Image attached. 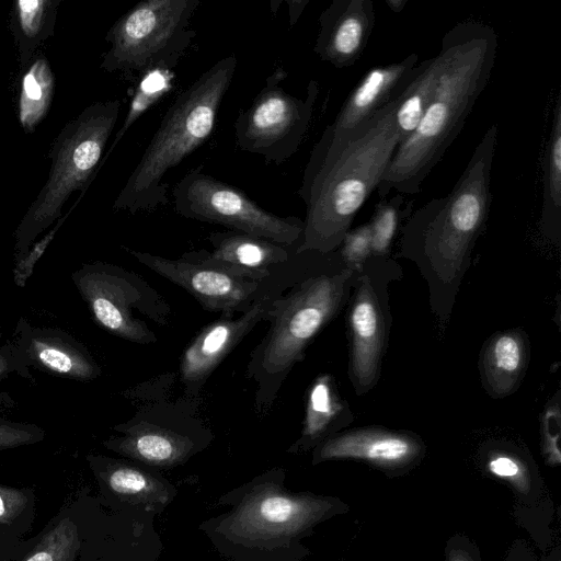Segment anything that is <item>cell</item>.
Here are the masks:
<instances>
[{
    "label": "cell",
    "instance_id": "obj_31",
    "mask_svg": "<svg viewBox=\"0 0 561 561\" xmlns=\"http://www.w3.org/2000/svg\"><path fill=\"white\" fill-rule=\"evenodd\" d=\"M343 262L355 272L371 256V232L369 222L350 229L337 249Z\"/></svg>",
    "mask_w": 561,
    "mask_h": 561
},
{
    "label": "cell",
    "instance_id": "obj_17",
    "mask_svg": "<svg viewBox=\"0 0 561 561\" xmlns=\"http://www.w3.org/2000/svg\"><path fill=\"white\" fill-rule=\"evenodd\" d=\"M375 23L371 0H334L319 16L313 50L337 69L351 67L364 53Z\"/></svg>",
    "mask_w": 561,
    "mask_h": 561
},
{
    "label": "cell",
    "instance_id": "obj_8",
    "mask_svg": "<svg viewBox=\"0 0 561 561\" xmlns=\"http://www.w3.org/2000/svg\"><path fill=\"white\" fill-rule=\"evenodd\" d=\"M198 0H144L124 13L105 35L110 49L100 68L106 72L173 69L195 32L191 19Z\"/></svg>",
    "mask_w": 561,
    "mask_h": 561
},
{
    "label": "cell",
    "instance_id": "obj_16",
    "mask_svg": "<svg viewBox=\"0 0 561 561\" xmlns=\"http://www.w3.org/2000/svg\"><path fill=\"white\" fill-rule=\"evenodd\" d=\"M417 54L369 69L344 101L332 124L323 133L342 141L400 96L419 71Z\"/></svg>",
    "mask_w": 561,
    "mask_h": 561
},
{
    "label": "cell",
    "instance_id": "obj_4",
    "mask_svg": "<svg viewBox=\"0 0 561 561\" xmlns=\"http://www.w3.org/2000/svg\"><path fill=\"white\" fill-rule=\"evenodd\" d=\"M287 471L271 468L217 499L225 510L197 529L229 561H299L301 543L330 508L327 500L294 492Z\"/></svg>",
    "mask_w": 561,
    "mask_h": 561
},
{
    "label": "cell",
    "instance_id": "obj_9",
    "mask_svg": "<svg viewBox=\"0 0 561 561\" xmlns=\"http://www.w3.org/2000/svg\"><path fill=\"white\" fill-rule=\"evenodd\" d=\"M193 399L167 402L151 399L126 422L113 427L116 434L103 445L157 470L171 469L205 450L214 434L197 415Z\"/></svg>",
    "mask_w": 561,
    "mask_h": 561
},
{
    "label": "cell",
    "instance_id": "obj_6",
    "mask_svg": "<svg viewBox=\"0 0 561 561\" xmlns=\"http://www.w3.org/2000/svg\"><path fill=\"white\" fill-rule=\"evenodd\" d=\"M236 68V55H228L175 96L115 198V211H153L169 202L163 179L213 134Z\"/></svg>",
    "mask_w": 561,
    "mask_h": 561
},
{
    "label": "cell",
    "instance_id": "obj_7",
    "mask_svg": "<svg viewBox=\"0 0 561 561\" xmlns=\"http://www.w3.org/2000/svg\"><path fill=\"white\" fill-rule=\"evenodd\" d=\"M119 110L117 99L99 101L84 107L60 129L48 152L51 161L48 178L14 232L16 263L28 253L34 240L61 218L70 195L77 191L84 195L99 172Z\"/></svg>",
    "mask_w": 561,
    "mask_h": 561
},
{
    "label": "cell",
    "instance_id": "obj_14",
    "mask_svg": "<svg viewBox=\"0 0 561 561\" xmlns=\"http://www.w3.org/2000/svg\"><path fill=\"white\" fill-rule=\"evenodd\" d=\"M310 255L311 252L295 253L262 282L257 297L240 316L224 313L194 337L180 358V381L186 398H198L213 371L264 320L272 301L302 273Z\"/></svg>",
    "mask_w": 561,
    "mask_h": 561
},
{
    "label": "cell",
    "instance_id": "obj_22",
    "mask_svg": "<svg viewBox=\"0 0 561 561\" xmlns=\"http://www.w3.org/2000/svg\"><path fill=\"white\" fill-rule=\"evenodd\" d=\"M353 420L351 407L342 398L334 377L321 374L307 390L302 428L286 453L300 454L313 449L350 425Z\"/></svg>",
    "mask_w": 561,
    "mask_h": 561
},
{
    "label": "cell",
    "instance_id": "obj_35",
    "mask_svg": "<svg viewBox=\"0 0 561 561\" xmlns=\"http://www.w3.org/2000/svg\"><path fill=\"white\" fill-rule=\"evenodd\" d=\"M70 211H68L64 217L58 219L56 225L54 226V228L48 233H46L44 238H42L33 247H31L28 253L20 262H18L15 264L14 277H15V283L19 286H24L25 280L28 278L30 274L32 273L36 261L44 253L47 245L54 239L56 232L61 227L64 221L67 219Z\"/></svg>",
    "mask_w": 561,
    "mask_h": 561
},
{
    "label": "cell",
    "instance_id": "obj_13",
    "mask_svg": "<svg viewBox=\"0 0 561 561\" xmlns=\"http://www.w3.org/2000/svg\"><path fill=\"white\" fill-rule=\"evenodd\" d=\"M287 73L278 69L266 78L251 105L234 122V137L240 150L261 154L277 165L287 161L302 144L311 124L319 95V84L310 80L304 99L279 87Z\"/></svg>",
    "mask_w": 561,
    "mask_h": 561
},
{
    "label": "cell",
    "instance_id": "obj_3",
    "mask_svg": "<svg viewBox=\"0 0 561 561\" xmlns=\"http://www.w3.org/2000/svg\"><path fill=\"white\" fill-rule=\"evenodd\" d=\"M497 50L492 26L463 21L448 30L438 55L440 73L417 127L401 142L376 187L380 198L391 191L419 194L431 171L461 131L490 81Z\"/></svg>",
    "mask_w": 561,
    "mask_h": 561
},
{
    "label": "cell",
    "instance_id": "obj_25",
    "mask_svg": "<svg viewBox=\"0 0 561 561\" xmlns=\"http://www.w3.org/2000/svg\"><path fill=\"white\" fill-rule=\"evenodd\" d=\"M56 89L55 73L47 57L37 54L23 69L18 99V119L25 134H32L45 119Z\"/></svg>",
    "mask_w": 561,
    "mask_h": 561
},
{
    "label": "cell",
    "instance_id": "obj_10",
    "mask_svg": "<svg viewBox=\"0 0 561 561\" xmlns=\"http://www.w3.org/2000/svg\"><path fill=\"white\" fill-rule=\"evenodd\" d=\"M95 322L113 335L142 345L157 341L136 312L158 324L170 321L171 307L140 275L104 262L81 265L71 276Z\"/></svg>",
    "mask_w": 561,
    "mask_h": 561
},
{
    "label": "cell",
    "instance_id": "obj_32",
    "mask_svg": "<svg viewBox=\"0 0 561 561\" xmlns=\"http://www.w3.org/2000/svg\"><path fill=\"white\" fill-rule=\"evenodd\" d=\"M560 427H561V408L560 391L547 403L541 415V432L543 450L549 460L558 463L560 461Z\"/></svg>",
    "mask_w": 561,
    "mask_h": 561
},
{
    "label": "cell",
    "instance_id": "obj_19",
    "mask_svg": "<svg viewBox=\"0 0 561 561\" xmlns=\"http://www.w3.org/2000/svg\"><path fill=\"white\" fill-rule=\"evenodd\" d=\"M100 481L128 511L156 517L178 494L176 486L159 470L129 459L90 458Z\"/></svg>",
    "mask_w": 561,
    "mask_h": 561
},
{
    "label": "cell",
    "instance_id": "obj_37",
    "mask_svg": "<svg viewBox=\"0 0 561 561\" xmlns=\"http://www.w3.org/2000/svg\"><path fill=\"white\" fill-rule=\"evenodd\" d=\"M489 470L501 478H513L520 473V463L512 456L500 454L488 462Z\"/></svg>",
    "mask_w": 561,
    "mask_h": 561
},
{
    "label": "cell",
    "instance_id": "obj_24",
    "mask_svg": "<svg viewBox=\"0 0 561 561\" xmlns=\"http://www.w3.org/2000/svg\"><path fill=\"white\" fill-rule=\"evenodd\" d=\"M62 0H14L10 13L12 33L21 69L31 62L37 48L54 36Z\"/></svg>",
    "mask_w": 561,
    "mask_h": 561
},
{
    "label": "cell",
    "instance_id": "obj_23",
    "mask_svg": "<svg viewBox=\"0 0 561 561\" xmlns=\"http://www.w3.org/2000/svg\"><path fill=\"white\" fill-rule=\"evenodd\" d=\"M529 355V340L523 330H505L490 336L479 359L481 383L486 393L501 399L516 391L526 374Z\"/></svg>",
    "mask_w": 561,
    "mask_h": 561
},
{
    "label": "cell",
    "instance_id": "obj_18",
    "mask_svg": "<svg viewBox=\"0 0 561 561\" xmlns=\"http://www.w3.org/2000/svg\"><path fill=\"white\" fill-rule=\"evenodd\" d=\"M14 343L28 367L80 381L101 375V368L88 348L57 328L32 327L21 319L14 331Z\"/></svg>",
    "mask_w": 561,
    "mask_h": 561
},
{
    "label": "cell",
    "instance_id": "obj_28",
    "mask_svg": "<svg viewBox=\"0 0 561 561\" xmlns=\"http://www.w3.org/2000/svg\"><path fill=\"white\" fill-rule=\"evenodd\" d=\"M174 75L171 68H154L141 75L134 95L130 100L127 114L117 130L108 150L103 156L100 168L103 167L110 154L122 140L128 129L146 113L153 104H156L171 89Z\"/></svg>",
    "mask_w": 561,
    "mask_h": 561
},
{
    "label": "cell",
    "instance_id": "obj_12",
    "mask_svg": "<svg viewBox=\"0 0 561 561\" xmlns=\"http://www.w3.org/2000/svg\"><path fill=\"white\" fill-rule=\"evenodd\" d=\"M175 211L184 218L222 225L232 231L264 238L286 247H298L304 220L274 215L239 188L204 173L188 171L172 190Z\"/></svg>",
    "mask_w": 561,
    "mask_h": 561
},
{
    "label": "cell",
    "instance_id": "obj_38",
    "mask_svg": "<svg viewBox=\"0 0 561 561\" xmlns=\"http://www.w3.org/2000/svg\"><path fill=\"white\" fill-rule=\"evenodd\" d=\"M287 3L289 5V25L293 26L308 4V0H294L287 1Z\"/></svg>",
    "mask_w": 561,
    "mask_h": 561
},
{
    "label": "cell",
    "instance_id": "obj_30",
    "mask_svg": "<svg viewBox=\"0 0 561 561\" xmlns=\"http://www.w3.org/2000/svg\"><path fill=\"white\" fill-rule=\"evenodd\" d=\"M80 546L78 526L66 517L46 533L22 561H75Z\"/></svg>",
    "mask_w": 561,
    "mask_h": 561
},
{
    "label": "cell",
    "instance_id": "obj_39",
    "mask_svg": "<svg viewBox=\"0 0 561 561\" xmlns=\"http://www.w3.org/2000/svg\"><path fill=\"white\" fill-rule=\"evenodd\" d=\"M407 3L408 0H386V4L394 13H400L401 11H403Z\"/></svg>",
    "mask_w": 561,
    "mask_h": 561
},
{
    "label": "cell",
    "instance_id": "obj_33",
    "mask_svg": "<svg viewBox=\"0 0 561 561\" xmlns=\"http://www.w3.org/2000/svg\"><path fill=\"white\" fill-rule=\"evenodd\" d=\"M44 437V430L35 424L13 422L0 416V450L35 444Z\"/></svg>",
    "mask_w": 561,
    "mask_h": 561
},
{
    "label": "cell",
    "instance_id": "obj_27",
    "mask_svg": "<svg viewBox=\"0 0 561 561\" xmlns=\"http://www.w3.org/2000/svg\"><path fill=\"white\" fill-rule=\"evenodd\" d=\"M440 67L442 59L438 54L422 61L417 73L401 94L394 112L401 142L415 130L428 106L438 82Z\"/></svg>",
    "mask_w": 561,
    "mask_h": 561
},
{
    "label": "cell",
    "instance_id": "obj_26",
    "mask_svg": "<svg viewBox=\"0 0 561 561\" xmlns=\"http://www.w3.org/2000/svg\"><path fill=\"white\" fill-rule=\"evenodd\" d=\"M543 167L542 207L539 229L543 237L559 243L561 233V95L553 108Z\"/></svg>",
    "mask_w": 561,
    "mask_h": 561
},
{
    "label": "cell",
    "instance_id": "obj_36",
    "mask_svg": "<svg viewBox=\"0 0 561 561\" xmlns=\"http://www.w3.org/2000/svg\"><path fill=\"white\" fill-rule=\"evenodd\" d=\"M26 503L27 496L22 490L0 485V524H12Z\"/></svg>",
    "mask_w": 561,
    "mask_h": 561
},
{
    "label": "cell",
    "instance_id": "obj_29",
    "mask_svg": "<svg viewBox=\"0 0 561 561\" xmlns=\"http://www.w3.org/2000/svg\"><path fill=\"white\" fill-rule=\"evenodd\" d=\"M413 201L396 193L389 199L379 201L369 221L371 256H389L391 243L401 224L411 216Z\"/></svg>",
    "mask_w": 561,
    "mask_h": 561
},
{
    "label": "cell",
    "instance_id": "obj_34",
    "mask_svg": "<svg viewBox=\"0 0 561 561\" xmlns=\"http://www.w3.org/2000/svg\"><path fill=\"white\" fill-rule=\"evenodd\" d=\"M12 374L31 378L30 367L13 340L0 346V382ZM0 403L10 407L13 402L0 392Z\"/></svg>",
    "mask_w": 561,
    "mask_h": 561
},
{
    "label": "cell",
    "instance_id": "obj_40",
    "mask_svg": "<svg viewBox=\"0 0 561 561\" xmlns=\"http://www.w3.org/2000/svg\"><path fill=\"white\" fill-rule=\"evenodd\" d=\"M2 333H1V330H0V337H1Z\"/></svg>",
    "mask_w": 561,
    "mask_h": 561
},
{
    "label": "cell",
    "instance_id": "obj_5",
    "mask_svg": "<svg viewBox=\"0 0 561 561\" xmlns=\"http://www.w3.org/2000/svg\"><path fill=\"white\" fill-rule=\"evenodd\" d=\"M356 276L337 250L311 252L302 273L272 301L264 318L267 331L251 352L245 370L254 385L257 414L271 410L309 344L348 302Z\"/></svg>",
    "mask_w": 561,
    "mask_h": 561
},
{
    "label": "cell",
    "instance_id": "obj_2",
    "mask_svg": "<svg viewBox=\"0 0 561 561\" xmlns=\"http://www.w3.org/2000/svg\"><path fill=\"white\" fill-rule=\"evenodd\" d=\"M400 96L344 142H334L322 134L313 146L298 191L307 210L295 253L328 254L339 249L401 144L394 121Z\"/></svg>",
    "mask_w": 561,
    "mask_h": 561
},
{
    "label": "cell",
    "instance_id": "obj_1",
    "mask_svg": "<svg viewBox=\"0 0 561 561\" xmlns=\"http://www.w3.org/2000/svg\"><path fill=\"white\" fill-rule=\"evenodd\" d=\"M497 134L491 125L451 191L425 203L402 226L397 257L416 265L428 287L431 310L444 324L489 218Z\"/></svg>",
    "mask_w": 561,
    "mask_h": 561
},
{
    "label": "cell",
    "instance_id": "obj_20",
    "mask_svg": "<svg viewBox=\"0 0 561 561\" xmlns=\"http://www.w3.org/2000/svg\"><path fill=\"white\" fill-rule=\"evenodd\" d=\"M423 451L413 433L382 427H360L339 432L313 448L312 463L330 459H359L383 467L404 466Z\"/></svg>",
    "mask_w": 561,
    "mask_h": 561
},
{
    "label": "cell",
    "instance_id": "obj_15",
    "mask_svg": "<svg viewBox=\"0 0 561 561\" xmlns=\"http://www.w3.org/2000/svg\"><path fill=\"white\" fill-rule=\"evenodd\" d=\"M126 251L149 270L184 288L207 311L242 312L261 290L263 280L236 276L194 259L188 252L179 259H169L128 248Z\"/></svg>",
    "mask_w": 561,
    "mask_h": 561
},
{
    "label": "cell",
    "instance_id": "obj_11",
    "mask_svg": "<svg viewBox=\"0 0 561 561\" xmlns=\"http://www.w3.org/2000/svg\"><path fill=\"white\" fill-rule=\"evenodd\" d=\"M402 278L401 265L389 256H370L357 272L347 310V375L357 396L379 380L392 323L389 286Z\"/></svg>",
    "mask_w": 561,
    "mask_h": 561
},
{
    "label": "cell",
    "instance_id": "obj_21",
    "mask_svg": "<svg viewBox=\"0 0 561 561\" xmlns=\"http://www.w3.org/2000/svg\"><path fill=\"white\" fill-rule=\"evenodd\" d=\"M213 251L188 252L194 259L236 276L262 282L288 262L295 250L271 240L238 231L213 232L207 237Z\"/></svg>",
    "mask_w": 561,
    "mask_h": 561
}]
</instances>
